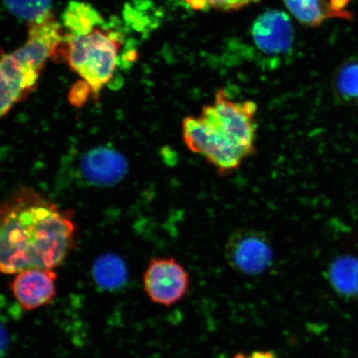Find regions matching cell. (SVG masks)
Returning <instances> with one entry per match:
<instances>
[{
	"mask_svg": "<svg viewBox=\"0 0 358 358\" xmlns=\"http://www.w3.org/2000/svg\"><path fill=\"white\" fill-rule=\"evenodd\" d=\"M92 96V88L85 80H79L71 88L69 101L75 107H82L86 104L90 96Z\"/></svg>",
	"mask_w": 358,
	"mask_h": 358,
	"instance_id": "17",
	"label": "cell"
},
{
	"mask_svg": "<svg viewBox=\"0 0 358 358\" xmlns=\"http://www.w3.org/2000/svg\"><path fill=\"white\" fill-rule=\"evenodd\" d=\"M294 35L289 17L279 10L263 13L255 20L252 26L255 43L259 50L268 55L288 53L293 46Z\"/></svg>",
	"mask_w": 358,
	"mask_h": 358,
	"instance_id": "8",
	"label": "cell"
},
{
	"mask_svg": "<svg viewBox=\"0 0 358 358\" xmlns=\"http://www.w3.org/2000/svg\"><path fill=\"white\" fill-rule=\"evenodd\" d=\"M80 176L94 186H112L127 176L125 157L110 147L101 146L85 154L80 161Z\"/></svg>",
	"mask_w": 358,
	"mask_h": 358,
	"instance_id": "7",
	"label": "cell"
},
{
	"mask_svg": "<svg viewBox=\"0 0 358 358\" xmlns=\"http://www.w3.org/2000/svg\"><path fill=\"white\" fill-rule=\"evenodd\" d=\"M257 105L231 100L219 89L211 104L182 123L183 143L221 176H230L257 151Z\"/></svg>",
	"mask_w": 358,
	"mask_h": 358,
	"instance_id": "2",
	"label": "cell"
},
{
	"mask_svg": "<svg viewBox=\"0 0 358 358\" xmlns=\"http://www.w3.org/2000/svg\"><path fill=\"white\" fill-rule=\"evenodd\" d=\"M69 213L38 192L22 189L0 207V273L53 270L73 248Z\"/></svg>",
	"mask_w": 358,
	"mask_h": 358,
	"instance_id": "1",
	"label": "cell"
},
{
	"mask_svg": "<svg viewBox=\"0 0 358 358\" xmlns=\"http://www.w3.org/2000/svg\"><path fill=\"white\" fill-rule=\"evenodd\" d=\"M3 2L13 15L29 22L52 11V0H3Z\"/></svg>",
	"mask_w": 358,
	"mask_h": 358,
	"instance_id": "15",
	"label": "cell"
},
{
	"mask_svg": "<svg viewBox=\"0 0 358 358\" xmlns=\"http://www.w3.org/2000/svg\"><path fill=\"white\" fill-rule=\"evenodd\" d=\"M56 281L53 270H29L17 274L10 287L22 310L30 311L48 306L55 299Z\"/></svg>",
	"mask_w": 358,
	"mask_h": 358,
	"instance_id": "9",
	"label": "cell"
},
{
	"mask_svg": "<svg viewBox=\"0 0 358 358\" xmlns=\"http://www.w3.org/2000/svg\"><path fill=\"white\" fill-rule=\"evenodd\" d=\"M62 21L66 29V34L78 37L101 27L104 20L91 4L71 1L62 13Z\"/></svg>",
	"mask_w": 358,
	"mask_h": 358,
	"instance_id": "12",
	"label": "cell"
},
{
	"mask_svg": "<svg viewBox=\"0 0 358 358\" xmlns=\"http://www.w3.org/2000/svg\"><path fill=\"white\" fill-rule=\"evenodd\" d=\"M225 257L228 265L235 271L244 275L258 276L272 266L274 250L265 234L243 228L228 237Z\"/></svg>",
	"mask_w": 358,
	"mask_h": 358,
	"instance_id": "5",
	"label": "cell"
},
{
	"mask_svg": "<svg viewBox=\"0 0 358 358\" xmlns=\"http://www.w3.org/2000/svg\"><path fill=\"white\" fill-rule=\"evenodd\" d=\"M286 8L303 25L317 27L326 20H352V13L340 12L332 0H284Z\"/></svg>",
	"mask_w": 358,
	"mask_h": 358,
	"instance_id": "10",
	"label": "cell"
},
{
	"mask_svg": "<svg viewBox=\"0 0 358 358\" xmlns=\"http://www.w3.org/2000/svg\"><path fill=\"white\" fill-rule=\"evenodd\" d=\"M92 275L101 289L115 290L127 283L128 272L122 258L115 254H105L94 263Z\"/></svg>",
	"mask_w": 358,
	"mask_h": 358,
	"instance_id": "13",
	"label": "cell"
},
{
	"mask_svg": "<svg viewBox=\"0 0 358 358\" xmlns=\"http://www.w3.org/2000/svg\"><path fill=\"white\" fill-rule=\"evenodd\" d=\"M147 297L166 308L180 303L189 292L191 277L187 268L173 257L152 259L143 276Z\"/></svg>",
	"mask_w": 358,
	"mask_h": 358,
	"instance_id": "4",
	"label": "cell"
},
{
	"mask_svg": "<svg viewBox=\"0 0 358 358\" xmlns=\"http://www.w3.org/2000/svg\"><path fill=\"white\" fill-rule=\"evenodd\" d=\"M8 338L6 331L4 330L3 326L0 324V357L6 352L8 344Z\"/></svg>",
	"mask_w": 358,
	"mask_h": 358,
	"instance_id": "19",
	"label": "cell"
},
{
	"mask_svg": "<svg viewBox=\"0 0 358 358\" xmlns=\"http://www.w3.org/2000/svg\"><path fill=\"white\" fill-rule=\"evenodd\" d=\"M232 358H278L276 353L266 349H259L250 352H239L234 355Z\"/></svg>",
	"mask_w": 358,
	"mask_h": 358,
	"instance_id": "18",
	"label": "cell"
},
{
	"mask_svg": "<svg viewBox=\"0 0 358 358\" xmlns=\"http://www.w3.org/2000/svg\"><path fill=\"white\" fill-rule=\"evenodd\" d=\"M192 7L201 8L205 6L211 7L215 10L231 12L241 10L250 3L258 2L259 0H187Z\"/></svg>",
	"mask_w": 358,
	"mask_h": 358,
	"instance_id": "16",
	"label": "cell"
},
{
	"mask_svg": "<svg viewBox=\"0 0 358 358\" xmlns=\"http://www.w3.org/2000/svg\"><path fill=\"white\" fill-rule=\"evenodd\" d=\"M122 42V34L104 27L78 37L65 34L55 57L67 61L71 70L92 88V96L97 101L114 77Z\"/></svg>",
	"mask_w": 358,
	"mask_h": 358,
	"instance_id": "3",
	"label": "cell"
},
{
	"mask_svg": "<svg viewBox=\"0 0 358 358\" xmlns=\"http://www.w3.org/2000/svg\"><path fill=\"white\" fill-rule=\"evenodd\" d=\"M42 71L15 51L0 56V119L34 91Z\"/></svg>",
	"mask_w": 358,
	"mask_h": 358,
	"instance_id": "6",
	"label": "cell"
},
{
	"mask_svg": "<svg viewBox=\"0 0 358 358\" xmlns=\"http://www.w3.org/2000/svg\"><path fill=\"white\" fill-rule=\"evenodd\" d=\"M334 95L339 103L358 107V57L340 65L333 78Z\"/></svg>",
	"mask_w": 358,
	"mask_h": 358,
	"instance_id": "14",
	"label": "cell"
},
{
	"mask_svg": "<svg viewBox=\"0 0 358 358\" xmlns=\"http://www.w3.org/2000/svg\"><path fill=\"white\" fill-rule=\"evenodd\" d=\"M327 280L340 297L358 301V258L341 255L332 259L326 271Z\"/></svg>",
	"mask_w": 358,
	"mask_h": 358,
	"instance_id": "11",
	"label": "cell"
}]
</instances>
